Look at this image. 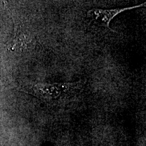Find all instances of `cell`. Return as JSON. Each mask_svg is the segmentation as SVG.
I'll return each mask as SVG.
<instances>
[{"mask_svg": "<svg viewBox=\"0 0 146 146\" xmlns=\"http://www.w3.org/2000/svg\"><path fill=\"white\" fill-rule=\"evenodd\" d=\"M83 84V81L54 84L39 83L34 86L33 90L38 97L45 99L53 100L62 96L72 89L78 88Z\"/></svg>", "mask_w": 146, "mask_h": 146, "instance_id": "6da1fadb", "label": "cell"}, {"mask_svg": "<svg viewBox=\"0 0 146 146\" xmlns=\"http://www.w3.org/2000/svg\"><path fill=\"white\" fill-rule=\"evenodd\" d=\"M145 5L146 2L138 5L125 8H118L114 9H100L93 8L87 11V15L89 19L92 20L99 26L107 28L114 32V31L110 27V23L115 17L125 11H130Z\"/></svg>", "mask_w": 146, "mask_h": 146, "instance_id": "7a4b0ae2", "label": "cell"}]
</instances>
